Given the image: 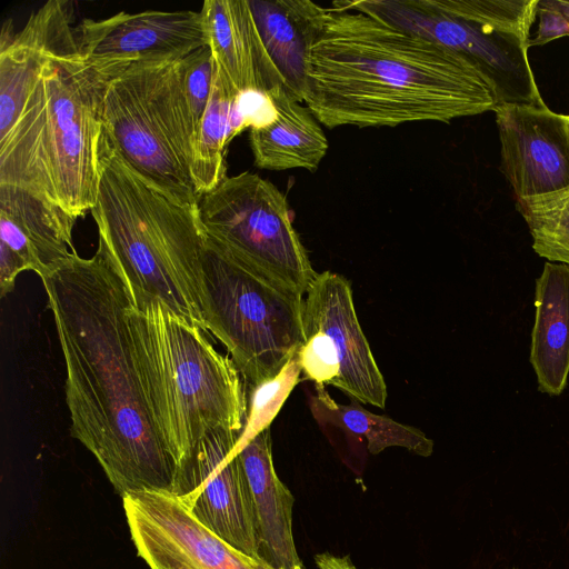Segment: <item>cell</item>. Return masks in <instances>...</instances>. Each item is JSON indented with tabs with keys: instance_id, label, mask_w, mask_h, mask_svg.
Instances as JSON below:
<instances>
[{
	"instance_id": "1",
	"label": "cell",
	"mask_w": 569,
	"mask_h": 569,
	"mask_svg": "<svg viewBox=\"0 0 569 569\" xmlns=\"http://www.w3.org/2000/svg\"><path fill=\"white\" fill-rule=\"evenodd\" d=\"M41 281L64 358L71 436L121 498L173 495L176 470L149 412L120 277L98 250L91 258L74 253Z\"/></svg>"
},
{
	"instance_id": "2",
	"label": "cell",
	"mask_w": 569,
	"mask_h": 569,
	"mask_svg": "<svg viewBox=\"0 0 569 569\" xmlns=\"http://www.w3.org/2000/svg\"><path fill=\"white\" fill-rule=\"evenodd\" d=\"M305 103L330 129L448 123L498 106L461 56L336 2L315 18Z\"/></svg>"
},
{
	"instance_id": "3",
	"label": "cell",
	"mask_w": 569,
	"mask_h": 569,
	"mask_svg": "<svg viewBox=\"0 0 569 569\" xmlns=\"http://www.w3.org/2000/svg\"><path fill=\"white\" fill-rule=\"evenodd\" d=\"M31 17L32 62L21 76L17 118L0 136V184L78 219L97 201L103 97L119 71L81 56L71 1L50 0Z\"/></svg>"
},
{
	"instance_id": "4",
	"label": "cell",
	"mask_w": 569,
	"mask_h": 569,
	"mask_svg": "<svg viewBox=\"0 0 569 569\" xmlns=\"http://www.w3.org/2000/svg\"><path fill=\"white\" fill-rule=\"evenodd\" d=\"M99 248L136 308L158 302L206 331L207 233L198 206H186L136 171L102 131L100 181L90 210Z\"/></svg>"
},
{
	"instance_id": "5",
	"label": "cell",
	"mask_w": 569,
	"mask_h": 569,
	"mask_svg": "<svg viewBox=\"0 0 569 569\" xmlns=\"http://www.w3.org/2000/svg\"><path fill=\"white\" fill-rule=\"evenodd\" d=\"M133 351L156 430L176 470L174 496L186 482L196 449L211 432H242L248 398L230 357L206 331L158 302L129 308Z\"/></svg>"
},
{
	"instance_id": "6",
	"label": "cell",
	"mask_w": 569,
	"mask_h": 569,
	"mask_svg": "<svg viewBox=\"0 0 569 569\" xmlns=\"http://www.w3.org/2000/svg\"><path fill=\"white\" fill-rule=\"evenodd\" d=\"M182 58L138 61L114 74L103 97V132L142 177L180 203L198 206L190 171L196 124Z\"/></svg>"
},
{
	"instance_id": "7",
	"label": "cell",
	"mask_w": 569,
	"mask_h": 569,
	"mask_svg": "<svg viewBox=\"0 0 569 569\" xmlns=\"http://www.w3.org/2000/svg\"><path fill=\"white\" fill-rule=\"evenodd\" d=\"M204 327L227 349L246 388L276 377L303 342V296L240 264L207 237Z\"/></svg>"
},
{
	"instance_id": "8",
	"label": "cell",
	"mask_w": 569,
	"mask_h": 569,
	"mask_svg": "<svg viewBox=\"0 0 569 569\" xmlns=\"http://www.w3.org/2000/svg\"><path fill=\"white\" fill-rule=\"evenodd\" d=\"M207 237L268 280L305 296L316 272L292 224L286 196L249 171L227 177L198 204Z\"/></svg>"
},
{
	"instance_id": "9",
	"label": "cell",
	"mask_w": 569,
	"mask_h": 569,
	"mask_svg": "<svg viewBox=\"0 0 569 569\" xmlns=\"http://www.w3.org/2000/svg\"><path fill=\"white\" fill-rule=\"evenodd\" d=\"M336 2L461 56L488 84L498 104L543 102L528 60V39L449 14L431 0Z\"/></svg>"
},
{
	"instance_id": "10",
	"label": "cell",
	"mask_w": 569,
	"mask_h": 569,
	"mask_svg": "<svg viewBox=\"0 0 569 569\" xmlns=\"http://www.w3.org/2000/svg\"><path fill=\"white\" fill-rule=\"evenodd\" d=\"M305 296L303 342L297 351L301 379L383 409L387 385L358 320L350 281L323 271Z\"/></svg>"
},
{
	"instance_id": "11",
	"label": "cell",
	"mask_w": 569,
	"mask_h": 569,
	"mask_svg": "<svg viewBox=\"0 0 569 569\" xmlns=\"http://www.w3.org/2000/svg\"><path fill=\"white\" fill-rule=\"evenodd\" d=\"M242 432L218 430L198 445L181 492L182 506L206 528L250 558H258L254 515L239 456Z\"/></svg>"
},
{
	"instance_id": "12",
	"label": "cell",
	"mask_w": 569,
	"mask_h": 569,
	"mask_svg": "<svg viewBox=\"0 0 569 569\" xmlns=\"http://www.w3.org/2000/svg\"><path fill=\"white\" fill-rule=\"evenodd\" d=\"M500 170L517 199L569 189V116L542 103H499L495 109Z\"/></svg>"
},
{
	"instance_id": "13",
	"label": "cell",
	"mask_w": 569,
	"mask_h": 569,
	"mask_svg": "<svg viewBox=\"0 0 569 569\" xmlns=\"http://www.w3.org/2000/svg\"><path fill=\"white\" fill-rule=\"evenodd\" d=\"M81 56L99 68L123 69L134 62L182 58L209 44L201 11L119 12L76 27Z\"/></svg>"
},
{
	"instance_id": "14",
	"label": "cell",
	"mask_w": 569,
	"mask_h": 569,
	"mask_svg": "<svg viewBox=\"0 0 569 569\" xmlns=\"http://www.w3.org/2000/svg\"><path fill=\"white\" fill-rule=\"evenodd\" d=\"M76 218L31 192L0 184V292L10 293L18 274L40 278L77 253Z\"/></svg>"
},
{
	"instance_id": "15",
	"label": "cell",
	"mask_w": 569,
	"mask_h": 569,
	"mask_svg": "<svg viewBox=\"0 0 569 569\" xmlns=\"http://www.w3.org/2000/svg\"><path fill=\"white\" fill-rule=\"evenodd\" d=\"M256 525L258 558L273 569H305L292 535L295 498L273 467L270 428L240 440Z\"/></svg>"
},
{
	"instance_id": "16",
	"label": "cell",
	"mask_w": 569,
	"mask_h": 569,
	"mask_svg": "<svg viewBox=\"0 0 569 569\" xmlns=\"http://www.w3.org/2000/svg\"><path fill=\"white\" fill-rule=\"evenodd\" d=\"M200 11L214 63L239 92H288L262 43L248 0H206Z\"/></svg>"
},
{
	"instance_id": "17",
	"label": "cell",
	"mask_w": 569,
	"mask_h": 569,
	"mask_svg": "<svg viewBox=\"0 0 569 569\" xmlns=\"http://www.w3.org/2000/svg\"><path fill=\"white\" fill-rule=\"evenodd\" d=\"M122 505L126 518L140 522L192 569H254L250 557L201 525L172 493H129Z\"/></svg>"
},
{
	"instance_id": "18",
	"label": "cell",
	"mask_w": 569,
	"mask_h": 569,
	"mask_svg": "<svg viewBox=\"0 0 569 569\" xmlns=\"http://www.w3.org/2000/svg\"><path fill=\"white\" fill-rule=\"evenodd\" d=\"M530 362L543 393L559 396L569 375V266L546 262L535 289Z\"/></svg>"
},
{
	"instance_id": "19",
	"label": "cell",
	"mask_w": 569,
	"mask_h": 569,
	"mask_svg": "<svg viewBox=\"0 0 569 569\" xmlns=\"http://www.w3.org/2000/svg\"><path fill=\"white\" fill-rule=\"evenodd\" d=\"M276 117L251 128L250 148L254 164L267 170L302 168L316 171L328 150V140L311 111L284 89L269 93Z\"/></svg>"
},
{
	"instance_id": "20",
	"label": "cell",
	"mask_w": 569,
	"mask_h": 569,
	"mask_svg": "<svg viewBox=\"0 0 569 569\" xmlns=\"http://www.w3.org/2000/svg\"><path fill=\"white\" fill-rule=\"evenodd\" d=\"M262 43L289 94L305 102L309 47L320 4L309 0H248Z\"/></svg>"
},
{
	"instance_id": "21",
	"label": "cell",
	"mask_w": 569,
	"mask_h": 569,
	"mask_svg": "<svg viewBox=\"0 0 569 569\" xmlns=\"http://www.w3.org/2000/svg\"><path fill=\"white\" fill-rule=\"evenodd\" d=\"M214 68L210 99L192 142L190 171L200 199L227 178V147L248 128L238 103L239 91L216 63Z\"/></svg>"
},
{
	"instance_id": "22",
	"label": "cell",
	"mask_w": 569,
	"mask_h": 569,
	"mask_svg": "<svg viewBox=\"0 0 569 569\" xmlns=\"http://www.w3.org/2000/svg\"><path fill=\"white\" fill-rule=\"evenodd\" d=\"M315 389L316 393L309 400L313 417L319 422L362 436L371 455H378L390 447H401L421 457L432 455L433 441L420 429L368 411L355 399L348 405L339 403L322 386H316Z\"/></svg>"
},
{
	"instance_id": "23",
	"label": "cell",
	"mask_w": 569,
	"mask_h": 569,
	"mask_svg": "<svg viewBox=\"0 0 569 569\" xmlns=\"http://www.w3.org/2000/svg\"><path fill=\"white\" fill-rule=\"evenodd\" d=\"M528 224L535 252L569 266V189L536 198L517 199Z\"/></svg>"
},
{
	"instance_id": "24",
	"label": "cell",
	"mask_w": 569,
	"mask_h": 569,
	"mask_svg": "<svg viewBox=\"0 0 569 569\" xmlns=\"http://www.w3.org/2000/svg\"><path fill=\"white\" fill-rule=\"evenodd\" d=\"M458 18L513 32L529 40L539 0H431Z\"/></svg>"
},
{
	"instance_id": "25",
	"label": "cell",
	"mask_w": 569,
	"mask_h": 569,
	"mask_svg": "<svg viewBox=\"0 0 569 569\" xmlns=\"http://www.w3.org/2000/svg\"><path fill=\"white\" fill-rule=\"evenodd\" d=\"M301 380V367L297 353L272 379L247 388L248 410L240 440H246L270 428L293 388Z\"/></svg>"
},
{
	"instance_id": "26",
	"label": "cell",
	"mask_w": 569,
	"mask_h": 569,
	"mask_svg": "<svg viewBox=\"0 0 569 569\" xmlns=\"http://www.w3.org/2000/svg\"><path fill=\"white\" fill-rule=\"evenodd\" d=\"M214 60L208 46L200 47L181 59L182 86L196 128L210 99Z\"/></svg>"
},
{
	"instance_id": "27",
	"label": "cell",
	"mask_w": 569,
	"mask_h": 569,
	"mask_svg": "<svg viewBox=\"0 0 569 569\" xmlns=\"http://www.w3.org/2000/svg\"><path fill=\"white\" fill-rule=\"evenodd\" d=\"M130 537L138 556L151 569H192L167 549L147 528L134 519L127 518Z\"/></svg>"
},
{
	"instance_id": "28",
	"label": "cell",
	"mask_w": 569,
	"mask_h": 569,
	"mask_svg": "<svg viewBox=\"0 0 569 569\" xmlns=\"http://www.w3.org/2000/svg\"><path fill=\"white\" fill-rule=\"evenodd\" d=\"M536 17L539 19L538 31L533 39H529V48L569 37V19L558 8L556 0L538 1Z\"/></svg>"
},
{
	"instance_id": "29",
	"label": "cell",
	"mask_w": 569,
	"mask_h": 569,
	"mask_svg": "<svg viewBox=\"0 0 569 569\" xmlns=\"http://www.w3.org/2000/svg\"><path fill=\"white\" fill-rule=\"evenodd\" d=\"M318 569H358L350 556H335L329 552H321L315 556Z\"/></svg>"
},
{
	"instance_id": "30",
	"label": "cell",
	"mask_w": 569,
	"mask_h": 569,
	"mask_svg": "<svg viewBox=\"0 0 569 569\" xmlns=\"http://www.w3.org/2000/svg\"><path fill=\"white\" fill-rule=\"evenodd\" d=\"M250 562L254 569H273L260 558H250Z\"/></svg>"
},
{
	"instance_id": "31",
	"label": "cell",
	"mask_w": 569,
	"mask_h": 569,
	"mask_svg": "<svg viewBox=\"0 0 569 569\" xmlns=\"http://www.w3.org/2000/svg\"><path fill=\"white\" fill-rule=\"evenodd\" d=\"M513 569H518V568H513Z\"/></svg>"
}]
</instances>
